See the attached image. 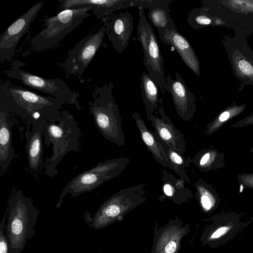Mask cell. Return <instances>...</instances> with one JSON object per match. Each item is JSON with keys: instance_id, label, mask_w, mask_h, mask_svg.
Returning a JSON list of instances; mask_svg holds the SVG:
<instances>
[{"instance_id": "obj_23", "label": "cell", "mask_w": 253, "mask_h": 253, "mask_svg": "<svg viewBox=\"0 0 253 253\" xmlns=\"http://www.w3.org/2000/svg\"><path fill=\"white\" fill-rule=\"evenodd\" d=\"M162 144L169 160V169L173 170L181 180L190 184V179L186 173L185 169L190 166L192 160L191 157L189 156L185 158L183 154L171 149L163 142Z\"/></svg>"}, {"instance_id": "obj_15", "label": "cell", "mask_w": 253, "mask_h": 253, "mask_svg": "<svg viewBox=\"0 0 253 253\" xmlns=\"http://www.w3.org/2000/svg\"><path fill=\"white\" fill-rule=\"evenodd\" d=\"M101 21L113 47L117 52L122 53L127 47L132 36L133 29L132 14L127 11H122Z\"/></svg>"}, {"instance_id": "obj_5", "label": "cell", "mask_w": 253, "mask_h": 253, "mask_svg": "<svg viewBox=\"0 0 253 253\" xmlns=\"http://www.w3.org/2000/svg\"><path fill=\"white\" fill-rule=\"evenodd\" d=\"M90 10L91 7L68 9L54 16H44L42 20L44 28L29 39L28 51L38 52L53 48L90 16Z\"/></svg>"}, {"instance_id": "obj_18", "label": "cell", "mask_w": 253, "mask_h": 253, "mask_svg": "<svg viewBox=\"0 0 253 253\" xmlns=\"http://www.w3.org/2000/svg\"><path fill=\"white\" fill-rule=\"evenodd\" d=\"M61 9L91 7L93 14L102 20L115 11L133 6V0H58Z\"/></svg>"}, {"instance_id": "obj_9", "label": "cell", "mask_w": 253, "mask_h": 253, "mask_svg": "<svg viewBox=\"0 0 253 253\" xmlns=\"http://www.w3.org/2000/svg\"><path fill=\"white\" fill-rule=\"evenodd\" d=\"M146 190L147 186L144 184L121 189L105 201L92 218H90L89 212H85V221L95 230L104 227L111 219L119 215L124 208L143 202L145 199Z\"/></svg>"}, {"instance_id": "obj_22", "label": "cell", "mask_w": 253, "mask_h": 253, "mask_svg": "<svg viewBox=\"0 0 253 253\" xmlns=\"http://www.w3.org/2000/svg\"><path fill=\"white\" fill-rule=\"evenodd\" d=\"M162 178L163 193L166 196L176 199L191 196L190 189L185 187V181L176 178L165 169L163 170Z\"/></svg>"}, {"instance_id": "obj_25", "label": "cell", "mask_w": 253, "mask_h": 253, "mask_svg": "<svg viewBox=\"0 0 253 253\" xmlns=\"http://www.w3.org/2000/svg\"><path fill=\"white\" fill-rule=\"evenodd\" d=\"M169 5L149 9L148 17L157 29H170L176 27L170 16Z\"/></svg>"}, {"instance_id": "obj_8", "label": "cell", "mask_w": 253, "mask_h": 253, "mask_svg": "<svg viewBox=\"0 0 253 253\" xmlns=\"http://www.w3.org/2000/svg\"><path fill=\"white\" fill-rule=\"evenodd\" d=\"M138 8L139 19L136 28L137 38L144 53L143 65L150 77L160 89L162 95H164L166 93L164 59L156 33L146 17L144 9Z\"/></svg>"}, {"instance_id": "obj_21", "label": "cell", "mask_w": 253, "mask_h": 253, "mask_svg": "<svg viewBox=\"0 0 253 253\" xmlns=\"http://www.w3.org/2000/svg\"><path fill=\"white\" fill-rule=\"evenodd\" d=\"M158 88L149 75L143 72L140 77V93L147 115L153 114L163 102L159 98Z\"/></svg>"}, {"instance_id": "obj_16", "label": "cell", "mask_w": 253, "mask_h": 253, "mask_svg": "<svg viewBox=\"0 0 253 253\" xmlns=\"http://www.w3.org/2000/svg\"><path fill=\"white\" fill-rule=\"evenodd\" d=\"M162 103L158 108L161 118L154 114H148L147 119L151 122L155 133L163 143L173 150L183 155L186 150L184 136L166 115Z\"/></svg>"}, {"instance_id": "obj_30", "label": "cell", "mask_w": 253, "mask_h": 253, "mask_svg": "<svg viewBox=\"0 0 253 253\" xmlns=\"http://www.w3.org/2000/svg\"><path fill=\"white\" fill-rule=\"evenodd\" d=\"M176 249V244L174 242H169L165 247L166 253H173Z\"/></svg>"}, {"instance_id": "obj_7", "label": "cell", "mask_w": 253, "mask_h": 253, "mask_svg": "<svg viewBox=\"0 0 253 253\" xmlns=\"http://www.w3.org/2000/svg\"><path fill=\"white\" fill-rule=\"evenodd\" d=\"M21 67L22 61L16 60L3 72L7 77L18 80L29 88L54 97L64 104L74 105L78 110L82 109L78 101L79 93L72 90L61 79L45 78L23 70Z\"/></svg>"}, {"instance_id": "obj_3", "label": "cell", "mask_w": 253, "mask_h": 253, "mask_svg": "<svg viewBox=\"0 0 253 253\" xmlns=\"http://www.w3.org/2000/svg\"><path fill=\"white\" fill-rule=\"evenodd\" d=\"M81 130L74 116L67 110L61 112V119L56 123L48 122L44 136V144L48 148L52 144V153L46 158L45 173L53 177L58 172L57 165L69 152H80Z\"/></svg>"}, {"instance_id": "obj_13", "label": "cell", "mask_w": 253, "mask_h": 253, "mask_svg": "<svg viewBox=\"0 0 253 253\" xmlns=\"http://www.w3.org/2000/svg\"><path fill=\"white\" fill-rule=\"evenodd\" d=\"M47 123L42 117L26 121V152L29 168L34 172H38L42 166L43 136Z\"/></svg>"}, {"instance_id": "obj_20", "label": "cell", "mask_w": 253, "mask_h": 253, "mask_svg": "<svg viewBox=\"0 0 253 253\" xmlns=\"http://www.w3.org/2000/svg\"><path fill=\"white\" fill-rule=\"evenodd\" d=\"M12 126L10 112L0 110V166L2 170L8 167L14 156Z\"/></svg>"}, {"instance_id": "obj_12", "label": "cell", "mask_w": 253, "mask_h": 253, "mask_svg": "<svg viewBox=\"0 0 253 253\" xmlns=\"http://www.w3.org/2000/svg\"><path fill=\"white\" fill-rule=\"evenodd\" d=\"M43 2L39 1L12 23L0 36V62L10 61L22 38L29 32L30 25L41 9Z\"/></svg>"}, {"instance_id": "obj_11", "label": "cell", "mask_w": 253, "mask_h": 253, "mask_svg": "<svg viewBox=\"0 0 253 253\" xmlns=\"http://www.w3.org/2000/svg\"><path fill=\"white\" fill-rule=\"evenodd\" d=\"M105 33V28L102 25L97 32L90 33L69 50L62 64L67 78L70 76L79 78L82 77L103 43Z\"/></svg>"}, {"instance_id": "obj_1", "label": "cell", "mask_w": 253, "mask_h": 253, "mask_svg": "<svg viewBox=\"0 0 253 253\" xmlns=\"http://www.w3.org/2000/svg\"><path fill=\"white\" fill-rule=\"evenodd\" d=\"M63 104L54 97L42 95L9 81L0 83V110L26 119L35 118L37 115L48 122L56 123L61 119V109Z\"/></svg>"}, {"instance_id": "obj_17", "label": "cell", "mask_w": 253, "mask_h": 253, "mask_svg": "<svg viewBox=\"0 0 253 253\" xmlns=\"http://www.w3.org/2000/svg\"><path fill=\"white\" fill-rule=\"evenodd\" d=\"M159 37L163 43L173 47L183 62L198 77L201 74L198 58L187 40L177 31V27L158 30Z\"/></svg>"}, {"instance_id": "obj_31", "label": "cell", "mask_w": 253, "mask_h": 253, "mask_svg": "<svg viewBox=\"0 0 253 253\" xmlns=\"http://www.w3.org/2000/svg\"><path fill=\"white\" fill-rule=\"evenodd\" d=\"M248 121H250V122H253V114L249 118V120Z\"/></svg>"}, {"instance_id": "obj_2", "label": "cell", "mask_w": 253, "mask_h": 253, "mask_svg": "<svg viewBox=\"0 0 253 253\" xmlns=\"http://www.w3.org/2000/svg\"><path fill=\"white\" fill-rule=\"evenodd\" d=\"M7 210L5 230L9 253H21L28 241L36 234L34 227L40 211L33 200L25 196L21 190L11 196Z\"/></svg>"}, {"instance_id": "obj_29", "label": "cell", "mask_w": 253, "mask_h": 253, "mask_svg": "<svg viewBox=\"0 0 253 253\" xmlns=\"http://www.w3.org/2000/svg\"><path fill=\"white\" fill-rule=\"evenodd\" d=\"M230 228L227 226H222L215 231L211 236V239H217L222 236L228 232Z\"/></svg>"}, {"instance_id": "obj_26", "label": "cell", "mask_w": 253, "mask_h": 253, "mask_svg": "<svg viewBox=\"0 0 253 253\" xmlns=\"http://www.w3.org/2000/svg\"><path fill=\"white\" fill-rule=\"evenodd\" d=\"M194 186L199 193L203 207L207 210L211 209L212 206L213 200L206 185L199 180L194 184Z\"/></svg>"}, {"instance_id": "obj_6", "label": "cell", "mask_w": 253, "mask_h": 253, "mask_svg": "<svg viewBox=\"0 0 253 253\" xmlns=\"http://www.w3.org/2000/svg\"><path fill=\"white\" fill-rule=\"evenodd\" d=\"M130 161L129 158L125 157L107 160L98 163L93 168L75 176L64 188L56 208L61 207L67 195L77 197L90 192L104 182L119 176L126 169Z\"/></svg>"}, {"instance_id": "obj_24", "label": "cell", "mask_w": 253, "mask_h": 253, "mask_svg": "<svg viewBox=\"0 0 253 253\" xmlns=\"http://www.w3.org/2000/svg\"><path fill=\"white\" fill-rule=\"evenodd\" d=\"M187 22L195 29L222 24L225 25V22L223 20L209 15L202 7L194 8L187 15Z\"/></svg>"}, {"instance_id": "obj_10", "label": "cell", "mask_w": 253, "mask_h": 253, "mask_svg": "<svg viewBox=\"0 0 253 253\" xmlns=\"http://www.w3.org/2000/svg\"><path fill=\"white\" fill-rule=\"evenodd\" d=\"M245 36L244 32L238 29L234 37L225 36L221 42L234 75L244 84L253 86V51Z\"/></svg>"}, {"instance_id": "obj_28", "label": "cell", "mask_w": 253, "mask_h": 253, "mask_svg": "<svg viewBox=\"0 0 253 253\" xmlns=\"http://www.w3.org/2000/svg\"><path fill=\"white\" fill-rule=\"evenodd\" d=\"M6 219V214L5 213L0 223V253H9V245L4 233Z\"/></svg>"}, {"instance_id": "obj_19", "label": "cell", "mask_w": 253, "mask_h": 253, "mask_svg": "<svg viewBox=\"0 0 253 253\" xmlns=\"http://www.w3.org/2000/svg\"><path fill=\"white\" fill-rule=\"evenodd\" d=\"M131 115L147 150L151 153L154 159L159 164L165 168H169V160L164 150L162 142L157 134L147 127L144 121L137 111H133L131 112Z\"/></svg>"}, {"instance_id": "obj_27", "label": "cell", "mask_w": 253, "mask_h": 253, "mask_svg": "<svg viewBox=\"0 0 253 253\" xmlns=\"http://www.w3.org/2000/svg\"><path fill=\"white\" fill-rule=\"evenodd\" d=\"M173 0H133V6L148 9L169 5Z\"/></svg>"}, {"instance_id": "obj_14", "label": "cell", "mask_w": 253, "mask_h": 253, "mask_svg": "<svg viewBox=\"0 0 253 253\" xmlns=\"http://www.w3.org/2000/svg\"><path fill=\"white\" fill-rule=\"evenodd\" d=\"M164 89L170 94L179 117L184 121H190L196 111V98L178 72L175 79L169 75L166 77Z\"/></svg>"}, {"instance_id": "obj_4", "label": "cell", "mask_w": 253, "mask_h": 253, "mask_svg": "<svg viewBox=\"0 0 253 253\" xmlns=\"http://www.w3.org/2000/svg\"><path fill=\"white\" fill-rule=\"evenodd\" d=\"M113 87L110 81L94 88L92 99L88 101L89 113L104 138L118 146H123L126 139L120 112L112 94Z\"/></svg>"}]
</instances>
